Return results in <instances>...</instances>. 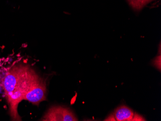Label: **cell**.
<instances>
[{"label": "cell", "instance_id": "obj_1", "mask_svg": "<svg viewBox=\"0 0 161 121\" xmlns=\"http://www.w3.org/2000/svg\"><path fill=\"white\" fill-rule=\"evenodd\" d=\"M40 78L32 69L25 66H15L9 69L4 80V93L13 120H19L18 106L28 90Z\"/></svg>", "mask_w": 161, "mask_h": 121}, {"label": "cell", "instance_id": "obj_2", "mask_svg": "<svg viewBox=\"0 0 161 121\" xmlns=\"http://www.w3.org/2000/svg\"><path fill=\"white\" fill-rule=\"evenodd\" d=\"M104 121H146V119L132 109L122 105L116 109Z\"/></svg>", "mask_w": 161, "mask_h": 121}, {"label": "cell", "instance_id": "obj_3", "mask_svg": "<svg viewBox=\"0 0 161 121\" xmlns=\"http://www.w3.org/2000/svg\"><path fill=\"white\" fill-rule=\"evenodd\" d=\"M42 121H78L75 114L68 108L61 106H53L49 109Z\"/></svg>", "mask_w": 161, "mask_h": 121}, {"label": "cell", "instance_id": "obj_4", "mask_svg": "<svg viewBox=\"0 0 161 121\" xmlns=\"http://www.w3.org/2000/svg\"><path fill=\"white\" fill-rule=\"evenodd\" d=\"M47 88L45 82L40 79L31 86L25 95L23 100H26L36 105L46 99Z\"/></svg>", "mask_w": 161, "mask_h": 121}, {"label": "cell", "instance_id": "obj_5", "mask_svg": "<svg viewBox=\"0 0 161 121\" xmlns=\"http://www.w3.org/2000/svg\"><path fill=\"white\" fill-rule=\"evenodd\" d=\"M128 4L135 11H138L143 8L152 0H127Z\"/></svg>", "mask_w": 161, "mask_h": 121}, {"label": "cell", "instance_id": "obj_6", "mask_svg": "<svg viewBox=\"0 0 161 121\" xmlns=\"http://www.w3.org/2000/svg\"><path fill=\"white\" fill-rule=\"evenodd\" d=\"M8 70L5 68H0V94L4 91V80Z\"/></svg>", "mask_w": 161, "mask_h": 121}, {"label": "cell", "instance_id": "obj_7", "mask_svg": "<svg viewBox=\"0 0 161 121\" xmlns=\"http://www.w3.org/2000/svg\"><path fill=\"white\" fill-rule=\"evenodd\" d=\"M160 59H161V55L156 57L155 59H154L153 63H154V65L155 66V67H156L158 69V67H159V69L160 70V69H161V67L159 66V65H158V62H159V63H160V62H161V61H158V60Z\"/></svg>", "mask_w": 161, "mask_h": 121}, {"label": "cell", "instance_id": "obj_8", "mask_svg": "<svg viewBox=\"0 0 161 121\" xmlns=\"http://www.w3.org/2000/svg\"><path fill=\"white\" fill-rule=\"evenodd\" d=\"M152 1H153V0H152Z\"/></svg>", "mask_w": 161, "mask_h": 121}]
</instances>
